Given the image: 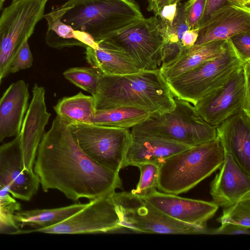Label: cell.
<instances>
[{"instance_id":"1","label":"cell","mask_w":250,"mask_h":250,"mask_svg":"<svg viewBox=\"0 0 250 250\" xmlns=\"http://www.w3.org/2000/svg\"><path fill=\"white\" fill-rule=\"evenodd\" d=\"M44 192L57 189L74 201H90L122 189L119 172L94 162L80 149L70 126L57 116L39 145L33 167Z\"/></svg>"},{"instance_id":"2","label":"cell","mask_w":250,"mask_h":250,"mask_svg":"<svg viewBox=\"0 0 250 250\" xmlns=\"http://www.w3.org/2000/svg\"><path fill=\"white\" fill-rule=\"evenodd\" d=\"M96 110L134 107L149 114L172 110L175 98L160 69L124 75H102L93 96Z\"/></svg>"},{"instance_id":"3","label":"cell","mask_w":250,"mask_h":250,"mask_svg":"<svg viewBox=\"0 0 250 250\" xmlns=\"http://www.w3.org/2000/svg\"><path fill=\"white\" fill-rule=\"evenodd\" d=\"M51 11L74 30L96 42L144 18L133 0H68Z\"/></svg>"},{"instance_id":"4","label":"cell","mask_w":250,"mask_h":250,"mask_svg":"<svg viewBox=\"0 0 250 250\" xmlns=\"http://www.w3.org/2000/svg\"><path fill=\"white\" fill-rule=\"evenodd\" d=\"M224 161V152L217 138L192 146L158 166L157 188L167 194L186 193L219 169Z\"/></svg>"},{"instance_id":"5","label":"cell","mask_w":250,"mask_h":250,"mask_svg":"<svg viewBox=\"0 0 250 250\" xmlns=\"http://www.w3.org/2000/svg\"><path fill=\"white\" fill-rule=\"evenodd\" d=\"M175 103V106L170 111L149 114L132 127V137H156L190 146L216 139V127L207 124L193 105L177 98Z\"/></svg>"},{"instance_id":"6","label":"cell","mask_w":250,"mask_h":250,"mask_svg":"<svg viewBox=\"0 0 250 250\" xmlns=\"http://www.w3.org/2000/svg\"><path fill=\"white\" fill-rule=\"evenodd\" d=\"M245 63L228 39L224 50L220 55L167 81V84L175 98L193 105L223 86Z\"/></svg>"},{"instance_id":"7","label":"cell","mask_w":250,"mask_h":250,"mask_svg":"<svg viewBox=\"0 0 250 250\" xmlns=\"http://www.w3.org/2000/svg\"><path fill=\"white\" fill-rule=\"evenodd\" d=\"M110 197L120 215L122 228L140 233L210 234L211 229L207 225H193L176 220L131 192L114 191Z\"/></svg>"},{"instance_id":"8","label":"cell","mask_w":250,"mask_h":250,"mask_svg":"<svg viewBox=\"0 0 250 250\" xmlns=\"http://www.w3.org/2000/svg\"><path fill=\"white\" fill-rule=\"evenodd\" d=\"M48 0H13L0 17V80L9 74L11 62L43 18Z\"/></svg>"},{"instance_id":"9","label":"cell","mask_w":250,"mask_h":250,"mask_svg":"<svg viewBox=\"0 0 250 250\" xmlns=\"http://www.w3.org/2000/svg\"><path fill=\"white\" fill-rule=\"evenodd\" d=\"M82 151L99 165L119 172L125 167L133 137L129 128L89 124L70 126Z\"/></svg>"},{"instance_id":"10","label":"cell","mask_w":250,"mask_h":250,"mask_svg":"<svg viewBox=\"0 0 250 250\" xmlns=\"http://www.w3.org/2000/svg\"><path fill=\"white\" fill-rule=\"evenodd\" d=\"M105 39L127 54L140 70L160 68L164 36L158 17L139 20Z\"/></svg>"},{"instance_id":"11","label":"cell","mask_w":250,"mask_h":250,"mask_svg":"<svg viewBox=\"0 0 250 250\" xmlns=\"http://www.w3.org/2000/svg\"><path fill=\"white\" fill-rule=\"evenodd\" d=\"M121 219L110 195L94 200L83 209L54 225L30 230H17L13 234L33 232L51 234L107 232L122 228Z\"/></svg>"},{"instance_id":"12","label":"cell","mask_w":250,"mask_h":250,"mask_svg":"<svg viewBox=\"0 0 250 250\" xmlns=\"http://www.w3.org/2000/svg\"><path fill=\"white\" fill-rule=\"evenodd\" d=\"M40 185L39 177L24 168L21 135L0 146V188L13 197L29 201L37 192Z\"/></svg>"},{"instance_id":"13","label":"cell","mask_w":250,"mask_h":250,"mask_svg":"<svg viewBox=\"0 0 250 250\" xmlns=\"http://www.w3.org/2000/svg\"><path fill=\"white\" fill-rule=\"evenodd\" d=\"M245 86V75L243 66L223 86L198 101L193 106L207 124L216 127L243 110Z\"/></svg>"},{"instance_id":"14","label":"cell","mask_w":250,"mask_h":250,"mask_svg":"<svg viewBox=\"0 0 250 250\" xmlns=\"http://www.w3.org/2000/svg\"><path fill=\"white\" fill-rule=\"evenodd\" d=\"M33 98L23 119L21 145L24 168L33 171L39 145L51 114L47 112L44 87L35 84Z\"/></svg>"},{"instance_id":"15","label":"cell","mask_w":250,"mask_h":250,"mask_svg":"<svg viewBox=\"0 0 250 250\" xmlns=\"http://www.w3.org/2000/svg\"><path fill=\"white\" fill-rule=\"evenodd\" d=\"M144 199L169 216L196 226H206L219 208L213 202L184 198L156 189Z\"/></svg>"},{"instance_id":"16","label":"cell","mask_w":250,"mask_h":250,"mask_svg":"<svg viewBox=\"0 0 250 250\" xmlns=\"http://www.w3.org/2000/svg\"><path fill=\"white\" fill-rule=\"evenodd\" d=\"M244 32H250V9L223 6L213 11L200 26L194 45L227 40Z\"/></svg>"},{"instance_id":"17","label":"cell","mask_w":250,"mask_h":250,"mask_svg":"<svg viewBox=\"0 0 250 250\" xmlns=\"http://www.w3.org/2000/svg\"><path fill=\"white\" fill-rule=\"evenodd\" d=\"M216 130L224 154H229L250 175V116L241 110L222 122Z\"/></svg>"},{"instance_id":"18","label":"cell","mask_w":250,"mask_h":250,"mask_svg":"<svg viewBox=\"0 0 250 250\" xmlns=\"http://www.w3.org/2000/svg\"><path fill=\"white\" fill-rule=\"evenodd\" d=\"M219 169L210 183L212 202L225 208L250 195V175L242 170L229 154H224Z\"/></svg>"},{"instance_id":"19","label":"cell","mask_w":250,"mask_h":250,"mask_svg":"<svg viewBox=\"0 0 250 250\" xmlns=\"http://www.w3.org/2000/svg\"><path fill=\"white\" fill-rule=\"evenodd\" d=\"M29 98L28 85L23 80L13 83L0 99V143L20 134Z\"/></svg>"},{"instance_id":"20","label":"cell","mask_w":250,"mask_h":250,"mask_svg":"<svg viewBox=\"0 0 250 250\" xmlns=\"http://www.w3.org/2000/svg\"><path fill=\"white\" fill-rule=\"evenodd\" d=\"M125 167L142 163L159 165L167 158L192 146L153 136L132 137Z\"/></svg>"},{"instance_id":"21","label":"cell","mask_w":250,"mask_h":250,"mask_svg":"<svg viewBox=\"0 0 250 250\" xmlns=\"http://www.w3.org/2000/svg\"><path fill=\"white\" fill-rule=\"evenodd\" d=\"M97 43L95 47H85L86 60L101 75H124L142 71L127 54L106 39Z\"/></svg>"},{"instance_id":"22","label":"cell","mask_w":250,"mask_h":250,"mask_svg":"<svg viewBox=\"0 0 250 250\" xmlns=\"http://www.w3.org/2000/svg\"><path fill=\"white\" fill-rule=\"evenodd\" d=\"M227 40L216 41L201 45H194L187 48L177 59L160 68L162 74L167 81H168L217 57L224 50Z\"/></svg>"},{"instance_id":"23","label":"cell","mask_w":250,"mask_h":250,"mask_svg":"<svg viewBox=\"0 0 250 250\" xmlns=\"http://www.w3.org/2000/svg\"><path fill=\"white\" fill-rule=\"evenodd\" d=\"M53 108L57 116L68 126L91 124L96 111L94 97L82 92L62 98Z\"/></svg>"},{"instance_id":"24","label":"cell","mask_w":250,"mask_h":250,"mask_svg":"<svg viewBox=\"0 0 250 250\" xmlns=\"http://www.w3.org/2000/svg\"><path fill=\"white\" fill-rule=\"evenodd\" d=\"M87 204H75L66 207L49 209L19 210L15 219L21 228L28 226L33 229L50 227L58 224L77 213Z\"/></svg>"},{"instance_id":"25","label":"cell","mask_w":250,"mask_h":250,"mask_svg":"<svg viewBox=\"0 0 250 250\" xmlns=\"http://www.w3.org/2000/svg\"><path fill=\"white\" fill-rule=\"evenodd\" d=\"M149 113L141 108L122 106L96 110L91 124L118 128H129L139 124Z\"/></svg>"},{"instance_id":"26","label":"cell","mask_w":250,"mask_h":250,"mask_svg":"<svg viewBox=\"0 0 250 250\" xmlns=\"http://www.w3.org/2000/svg\"><path fill=\"white\" fill-rule=\"evenodd\" d=\"M43 18L47 22L45 41L49 46L57 49L74 46L86 47L77 39L71 26L62 22L52 11L44 14Z\"/></svg>"},{"instance_id":"27","label":"cell","mask_w":250,"mask_h":250,"mask_svg":"<svg viewBox=\"0 0 250 250\" xmlns=\"http://www.w3.org/2000/svg\"><path fill=\"white\" fill-rule=\"evenodd\" d=\"M63 75L70 83L94 96L98 89L101 75L94 68L75 67L66 70Z\"/></svg>"},{"instance_id":"28","label":"cell","mask_w":250,"mask_h":250,"mask_svg":"<svg viewBox=\"0 0 250 250\" xmlns=\"http://www.w3.org/2000/svg\"><path fill=\"white\" fill-rule=\"evenodd\" d=\"M217 220L221 224L228 223L250 228V195L223 208L222 214Z\"/></svg>"},{"instance_id":"29","label":"cell","mask_w":250,"mask_h":250,"mask_svg":"<svg viewBox=\"0 0 250 250\" xmlns=\"http://www.w3.org/2000/svg\"><path fill=\"white\" fill-rule=\"evenodd\" d=\"M140 171L139 181L135 189L130 192L133 195L144 198L156 189L158 165L152 163L138 164Z\"/></svg>"},{"instance_id":"30","label":"cell","mask_w":250,"mask_h":250,"mask_svg":"<svg viewBox=\"0 0 250 250\" xmlns=\"http://www.w3.org/2000/svg\"><path fill=\"white\" fill-rule=\"evenodd\" d=\"M21 209V204L6 190L0 188V230L7 228L18 229L19 225L15 213Z\"/></svg>"},{"instance_id":"31","label":"cell","mask_w":250,"mask_h":250,"mask_svg":"<svg viewBox=\"0 0 250 250\" xmlns=\"http://www.w3.org/2000/svg\"><path fill=\"white\" fill-rule=\"evenodd\" d=\"M160 25L164 34L165 41L183 45L182 37L189 29L185 16L183 4L178 3L176 15L171 23Z\"/></svg>"},{"instance_id":"32","label":"cell","mask_w":250,"mask_h":250,"mask_svg":"<svg viewBox=\"0 0 250 250\" xmlns=\"http://www.w3.org/2000/svg\"><path fill=\"white\" fill-rule=\"evenodd\" d=\"M207 0H188L183 3L184 14L189 29H199Z\"/></svg>"},{"instance_id":"33","label":"cell","mask_w":250,"mask_h":250,"mask_svg":"<svg viewBox=\"0 0 250 250\" xmlns=\"http://www.w3.org/2000/svg\"><path fill=\"white\" fill-rule=\"evenodd\" d=\"M229 40L240 59L245 63L250 61V32L237 33Z\"/></svg>"},{"instance_id":"34","label":"cell","mask_w":250,"mask_h":250,"mask_svg":"<svg viewBox=\"0 0 250 250\" xmlns=\"http://www.w3.org/2000/svg\"><path fill=\"white\" fill-rule=\"evenodd\" d=\"M33 57L28 41L25 42L17 52L10 64L9 73H16L32 65Z\"/></svg>"},{"instance_id":"35","label":"cell","mask_w":250,"mask_h":250,"mask_svg":"<svg viewBox=\"0 0 250 250\" xmlns=\"http://www.w3.org/2000/svg\"><path fill=\"white\" fill-rule=\"evenodd\" d=\"M228 5L248 8L245 6L242 0H207L201 25L207 20L213 11L221 7Z\"/></svg>"},{"instance_id":"36","label":"cell","mask_w":250,"mask_h":250,"mask_svg":"<svg viewBox=\"0 0 250 250\" xmlns=\"http://www.w3.org/2000/svg\"><path fill=\"white\" fill-rule=\"evenodd\" d=\"M250 234V228L232 224H222L215 229H211L210 234Z\"/></svg>"},{"instance_id":"37","label":"cell","mask_w":250,"mask_h":250,"mask_svg":"<svg viewBox=\"0 0 250 250\" xmlns=\"http://www.w3.org/2000/svg\"><path fill=\"white\" fill-rule=\"evenodd\" d=\"M177 5L178 3H176L165 6L163 8L160 15L158 16L160 25L168 24L172 22L176 15Z\"/></svg>"},{"instance_id":"38","label":"cell","mask_w":250,"mask_h":250,"mask_svg":"<svg viewBox=\"0 0 250 250\" xmlns=\"http://www.w3.org/2000/svg\"><path fill=\"white\" fill-rule=\"evenodd\" d=\"M245 75V100L243 110L250 116V61L246 62L243 65Z\"/></svg>"},{"instance_id":"39","label":"cell","mask_w":250,"mask_h":250,"mask_svg":"<svg viewBox=\"0 0 250 250\" xmlns=\"http://www.w3.org/2000/svg\"><path fill=\"white\" fill-rule=\"evenodd\" d=\"M182 0H147V10L152 12L154 15L158 17L163 9L166 5L180 2Z\"/></svg>"},{"instance_id":"40","label":"cell","mask_w":250,"mask_h":250,"mask_svg":"<svg viewBox=\"0 0 250 250\" xmlns=\"http://www.w3.org/2000/svg\"><path fill=\"white\" fill-rule=\"evenodd\" d=\"M199 29H188L184 34L182 43L185 48H190L194 45L198 36Z\"/></svg>"},{"instance_id":"41","label":"cell","mask_w":250,"mask_h":250,"mask_svg":"<svg viewBox=\"0 0 250 250\" xmlns=\"http://www.w3.org/2000/svg\"><path fill=\"white\" fill-rule=\"evenodd\" d=\"M245 7L250 8V0H242Z\"/></svg>"},{"instance_id":"42","label":"cell","mask_w":250,"mask_h":250,"mask_svg":"<svg viewBox=\"0 0 250 250\" xmlns=\"http://www.w3.org/2000/svg\"><path fill=\"white\" fill-rule=\"evenodd\" d=\"M5 0H0V11L1 10Z\"/></svg>"},{"instance_id":"43","label":"cell","mask_w":250,"mask_h":250,"mask_svg":"<svg viewBox=\"0 0 250 250\" xmlns=\"http://www.w3.org/2000/svg\"><path fill=\"white\" fill-rule=\"evenodd\" d=\"M1 80H0V83Z\"/></svg>"}]
</instances>
